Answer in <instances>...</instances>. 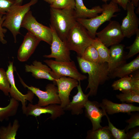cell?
<instances>
[{
    "label": "cell",
    "mask_w": 139,
    "mask_h": 139,
    "mask_svg": "<svg viewBox=\"0 0 139 139\" xmlns=\"http://www.w3.org/2000/svg\"><path fill=\"white\" fill-rule=\"evenodd\" d=\"M77 60L82 72L88 74V84L85 91L89 89V96L97 95L99 86L103 84L109 79V72L107 63H93L77 56Z\"/></svg>",
    "instance_id": "obj_1"
},
{
    "label": "cell",
    "mask_w": 139,
    "mask_h": 139,
    "mask_svg": "<svg viewBox=\"0 0 139 139\" xmlns=\"http://www.w3.org/2000/svg\"><path fill=\"white\" fill-rule=\"evenodd\" d=\"M50 25L65 42L69 31L77 22L74 9L50 7Z\"/></svg>",
    "instance_id": "obj_2"
},
{
    "label": "cell",
    "mask_w": 139,
    "mask_h": 139,
    "mask_svg": "<svg viewBox=\"0 0 139 139\" xmlns=\"http://www.w3.org/2000/svg\"><path fill=\"white\" fill-rule=\"evenodd\" d=\"M38 1V0H31L23 5L14 4L5 15L2 26L7 28L12 33L15 43L16 42V36L21 34V25L25 15L30 10L31 7Z\"/></svg>",
    "instance_id": "obj_3"
},
{
    "label": "cell",
    "mask_w": 139,
    "mask_h": 139,
    "mask_svg": "<svg viewBox=\"0 0 139 139\" xmlns=\"http://www.w3.org/2000/svg\"><path fill=\"white\" fill-rule=\"evenodd\" d=\"M102 11L100 15L91 18H76V21L82 25L87 30L91 37L94 39L96 37L97 29L102 24L116 16L118 14L115 13L119 12L120 9L118 5L112 1L109 4L106 3L102 6Z\"/></svg>",
    "instance_id": "obj_4"
},
{
    "label": "cell",
    "mask_w": 139,
    "mask_h": 139,
    "mask_svg": "<svg viewBox=\"0 0 139 139\" xmlns=\"http://www.w3.org/2000/svg\"><path fill=\"white\" fill-rule=\"evenodd\" d=\"M93 39L85 28L77 22L68 32L65 42L68 49L81 57L86 48L91 44Z\"/></svg>",
    "instance_id": "obj_5"
},
{
    "label": "cell",
    "mask_w": 139,
    "mask_h": 139,
    "mask_svg": "<svg viewBox=\"0 0 139 139\" xmlns=\"http://www.w3.org/2000/svg\"><path fill=\"white\" fill-rule=\"evenodd\" d=\"M44 62L51 69V75L56 80L63 76L74 78L79 82L87 78L79 71L74 61L60 62L47 59Z\"/></svg>",
    "instance_id": "obj_6"
},
{
    "label": "cell",
    "mask_w": 139,
    "mask_h": 139,
    "mask_svg": "<svg viewBox=\"0 0 139 139\" xmlns=\"http://www.w3.org/2000/svg\"><path fill=\"white\" fill-rule=\"evenodd\" d=\"M21 27L26 29L41 41L51 45L53 36L50 28L39 23L33 16L31 11H29L25 15Z\"/></svg>",
    "instance_id": "obj_7"
},
{
    "label": "cell",
    "mask_w": 139,
    "mask_h": 139,
    "mask_svg": "<svg viewBox=\"0 0 139 139\" xmlns=\"http://www.w3.org/2000/svg\"><path fill=\"white\" fill-rule=\"evenodd\" d=\"M18 76L23 87L31 91L38 98L39 100L36 104L38 106L43 107L52 104L60 105L61 102L58 94L57 88L54 83L47 84L45 87V91H44L39 88L32 86H28L19 75Z\"/></svg>",
    "instance_id": "obj_8"
},
{
    "label": "cell",
    "mask_w": 139,
    "mask_h": 139,
    "mask_svg": "<svg viewBox=\"0 0 139 139\" xmlns=\"http://www.w3.org/2000/svg\"><path fill=\"white\" fill-rule=\"evenodd\" d=\"M109 21L105 27L96 34L101 41L108 48L120 44L125 38L119 22L115 20Z\"/></svg>",
    "instance_id": "obj_9"
},
{
    "label": "cell",
    "mask_w": 139,
    "mask_h": 139,
    "mask_svg": "<svg viewBox=\"0 0 139 139\" xmlns=\"http://www.w3.org/2000/svg\"><path fill=\"white\" fill-rule=\"evenodd\" d=\"M53 39L50 45L51 53L45 55L44 57L54 58L55 60L60 62H69L72 60L70 57V50L65 42L59 37L54 29L50 26Z\"/></svg>",
    "instance_id": "obj_10"
},
{
    "label": "cell",
    "mask_w": 139,
    "mask_h": 139,
    "mask_svg": "<svg viewBox=\"0 0 139 139\" xmlns=\"http://www.w3.org/2000/svg\"><path fill=\"white\" fill-rule=\"evenodd\" d=\"M8 68L6 72L10 85L9 93L12 98L21 103L23 113L24 114L26 108L27 101H28L32 103L34 94L30 90L25 94H23L16 87L13 74V62L10 61Z\"/></svg>",
    "instance_id": "obj_11"
},
{
    "label": "cell",
    "mask_w": 139,
    "mask_h": 139,
    "mask_svg": "<svg viewBox=\"0 0 139 139\" xmlns=\"http://www.w3.org/2000/svg\"><path fill=\"white\" fill-rule=\"evenodd\" d=\"M135 7L129 1L126 10V16L122 20L120 28L124 37L130 38L139 30V19L135 11Z\"/></svg>",
    "instance_id": "obj_12"
},
{
    "label": "cell",
    "mask_w": 139,
    "mask_h": 139,
    "mask_svg": "<svg viewBox=\"0 0 139 139\" xmlns=\"http://www.w3.org/2000/svg\"><path fill=\"white\" fill-rule=\"evenodd\" d=\"M64 110L60 105L52 104L45 107H40L36 104L29 103L27 106L24 114L27 116H32L36 118L43 114H50V116L47 120L50 119L54 120L65 113Z\"/></svg>",
    "instance_id": "obj_13"
},
{
    "label": "cell",
    "mask_w": 139,
    "mask_h": 139,
    "mask_svg": "<svg viewBox=\"0 0 139 139\" xmlns=\"http://www.w3.org/2000/svg\"><path fill=\"white\" fill-rule=\"evenodd\" d=\"M58 93L60 101L61 106L63 108L70 101L69 98L72 90L78 85L79 82L70 77L63 76L56 80Z\"/></svg>",
    "instance_id": "obj_14"
},
{
    "label": "cell",
    "mask_w": 139,
    "mask_h": 139,
    "mask_svg": "<svg viewBox=\"0 0 139 139\" xmlns=\"http://www.w3.org/2000/svg\"><path fill=\"white\" fill-rule=\"evenodd\" d=\"M41 41L28 31L24 36L17 54V58L22 62L27 61L34 53Z\"/></svg>",
    "instance_id": "obj_15"
},
{
    "label": "cell",
    "mask_w": 139,
    "mask_h": 139,
    "mask_svg": "<svg viewBox=\"0 0 139 139\" xmlns=\"http://www.w3.org/2000/svg\"><path fill=\"white\" fill-rule=\"evenodd\" d=\"M100 107V103L98 102L89 100L84 107L85 116L91 121L93 130L102 127L100 123L102 122V118L105 115L106 112Z\"/></svg>",
    "instance_id": "obj_16"
},
{
    "label": "cell",
    "mask_w": 139,
    "mask_h": 139,
    "mask_svg": "<svg viewBox=\"0 0 139 139\" xmlns=\"http://www.w3.org/2000/svg\"><path fill=\"white\" fill-rule=\"evenodd\" d=\"M100 103L101 107L108 114L111 115L121 112L129 114L132 112L139 111V107L132 103L113 102L106 98L103 99Z\"/></svg>",
    "instance_id": "obj_17"
},
{
    "label": "cell",
    "mask_w": 139,
    "mask_h": 139,
    "mask_svg": "<svg viewBox=\"0 0 139 139\" xmlns=\"http://www.w3.org/2000/svg\"><path fill=\"white\" fill-rule=\"evenodd\" d=\"M77 92L73 96L71 101L63 109L64 111H69L72 115H79L83 112L86 103L89 100L88 94L84 93L81 86L80 81L77 87Z\"/></svg>",
    "instance_id": "obj_18"
},
{
    "label": "cell",
    "mask_w": 139,
    "mask_h": 139,
    "mask_svg": "<svg viewBox=\"0 0 139 139\" xmlns=\"http://www.w3.org/2000/svg\"><path fill=\"white\" fill-rule=\"evenodd\" d=\"M133 76H126L114 81L111 87L114 90H119L122 93L130 91L139 92V70Z\"/></svg>",
    "instance_id": "obj_19"
},
{
    "label": "cell",
    "mask_w": 139,
    "mask_h": 139,
    "mask_svg": "<svg viewBox=\"0 0 139 139\" xmlns=\"http://www.w3.org/2000/svg\"><path fill=\"white\" fill-rule=\"evenodd\" d=\"M25 70L26 72L32 73L33 76L37 79H46L53 82L56 85V80L51 75V70L47 65L43 64L41 62L35 60L30 65L26 64Z\"/></svg>",
    "instance_id": "obj_20"
},
{
    "label": "cell",
    "mask_w": 139,
    "mask_h": 139,
    "mask_svg": "<svg viewBox=\"0 0 139 139\" xmlns=\"http://www.w3.org/2000/svg\"><path fill=\"white\" fill-rule=\"evenodd\" d=\"M124 47V45L120 44L110 47L109 61L108 63L109 73L118 66L126 63Z\"/></svg>",
    "instance_id": "obj_21"
},
{
    "label": "cell",
    "mask_w": 139,
    "mask_h": 139,
    "mask_svg": "<svg viewBox=\"0 0 139 139\" xmlns=\"http://www.w3.org/2000/svg\"><path fill=\"white\" fill-rule=\"evenodd\" d=\"M139 55L130 62L121 65L114 69L109 73L110 79L117 77L121 78L133 73L139 70Z\"/></svg>",
    "instance_id": "obj_22"
},
{
    "label": "cell",
    "mask_w": 139,
    "mask_h": 139,
    "mask_svg": "<svg viewBox=\"0 0 139 139\" xmlns=\"http://www.w3.org/2000/svg\"><path fill=\"white\" fill-rule=\"evenodd\" d=\"M75 12L77 18L88 19L94 17L101 13L102 8L98 5L91 9L87 8L84 4L83 0H75Z\"/></svg>",
    "instance_id": "obj_23"
},
{
    "label": "cell",
    "mask_w": 139,
    "mask_h": 139,
    "mask_svg": "<svg viewBox=\"0 0 139 139\" xmlns=\"http://www.w3.org/2000/svg\"><path fill=\"white\" fill-rule=\"evenodd\" d=\"M19 101L12 98L8 104L4 107H0V122L7 120L16 114L19 106Z\"/></svg>",
    "instance_id": "obj_24"
},
{
    "label": "cell",
    "mask_w": 139,
    "mask_h": 139,
    "mask_svg": "<svg viewBox=\"0 0 139 139\" xmlns=\"http://www.w3.org/2000/svg\"><path fill=\"white\" fill-rule=\"evenodd\" d=\"M20 127L18 120L15 119L12 124L10 122L6 126L0 127V139H15Z\"/></svg>",
    "instance_id": "obj_25"
},
{
    "label": "cell",
    "mask_w": 139,
    "mask_h": 139,
    "mask_svg": "<svg viewBox=\"0 0 139 139\" xmlns=\"http://www.w3.org/2000/svg\"><path fill=\"white\" fill-rule=\"evenodd\" d=\"M86 139H114L107 126L95 130L92 129L87 132Z\"/></svg>",
    "instance_id": "obj_26"
},
{
    "label": "cell",
    "mask_w": 139,
    "mask_h": 139,
    "mask_svg": "<svg viewBox=\"0 0 139 139\" xmlns=\"http://www.w3.org/2000/svg\"><path fill=\"white\" fill-rule=\"evenodd\" d=\"M92 45L97 50L100 62L101 63H108L109 61V49L104 45L97 37L93 39Z\"/></svg>",
    "instance_id": "obj_27"
},
{
    "label": "cell",
    "mask_w": 139,
    "mask_h": 139,
    "mask_svg": "<svg viewBox=\"0 0 139 139\" xmlns=\"http://www.w3.org/2000/svg\"><path fill=\"white\" fill-rule=\"evenodd\" d=\"M116 98L121 102L127 103H139V92L130 91L122 93L116 95Z\"/></svg>",
    "instance_id": "obj_28"
},
{
    "label": "cell",
    "mask_w": 139,
    "mask_h": 139,
    "mask_svg": "<svg viewBox=\"0 0 139 139\" xmlns=\"http://www.w3.org/2000/svg\"><path fill=\"white\" fill-rule=\"evenodd\" d=\"M81 57L90 62L95 63L101 62L97 50L91 45L86 48Z\"/></svg>",
    "instance_id": "obj_29"
},
{
    "label": "cell",
    "mask_w": 139,
    "mask_h": 139,
    "mask_svg": "<svg viewBox=\"0 0 139 139\" xmlns=\"http://www.w3.org/2000/svg\"><path fill=\"white\" fill-rule=\"evenodd\" d=\"M108 122L107 127L111 133L114 139H126V133L124 129H120L116 127L111 122L107 114L105 112V115Z\"/></svg>",
    "instance_id": "obj_30"
},
{
    "label": "cell",
    "mask_w": 139,
    "mask_h": 139,
    "mask_svg": "<svg viewBox=\"0 0 139 139\" xmlns=\"http://www.w3.org/2000/svg\"><path fill=\"white\" fill-rule=\"evenodd\" d=\"M0 90L4 95L8 96L10 91V85L6 72L3 68H0Z\"/></svg>",
    "instance_id": "obj_31"
},
{
    "label": "cell",
    "mask_w": 139,
    "mask_h": 139,
    "mask_svg": "<svg viewBox=\"0 0 139 139\" xmlns=\"http://www.w3.org/2000/svg\"><path fill=\"white\" fill-rule=\"evenodd\" d=\"M75 0H55L50 7L57 8H71L75 10Z\"/></svg>",
    "instance_id": "obj_32"
},
{
    "label": "cell",
    "mask_w": 139,
    "mask_h": 139,
    "mask_svg": "<svg viewBox=\"0 0 139 139\" xmlns=\"http://www.w3.org/2000/svg\"><path fill=\"white\" fill-rule=\"evenodd\" d=\"M136 37L133 44L127 48L129 50L128 54L126 55V59L133 57L139 52V30L136 33Z\"/></svg>",
    "instance_id": "obj_33"
},
{
    "label": "cell",
    "mask_w": 139,
    "mask_h": 139,
    "mask_svg": "<svg viewBox=\"0 0 139 139\" xmlns=\"http://www.w3.org/2000/svg\"><path fill=\"white\" fill-rule=\"evenodd\" d=\"M129 115H131L130 118L125 121L128 124L124 128L126 132L132 128L139 126V111L134 113L131 112Z\"/></svg>",
    "instance_id": "obj_34"
},
{
    "label": "cell",
    "mask_w": 139,
    "mask_h": 139,
    "mask_svg": "<svg viewBox=\"0 0 139 139\" xmlns=\"http://www.w3.org/2000/svg\"><path fill=\"white\" fill-rule=\"evenodd\" d=\"M14 4V0H0V14L5 15Z\"/></svg>",
    "instance_id": "obj_35"
},
{
    "label": "cell",
    "mask_w": 139,
    "mask_h": 139,
    "mask_svg": "<svg viewBox=\"0 0 139 139\" xmlns=\"http://www.w3.org/2000/svg\"><path fill=\"white\" fill-rule=\"evenodd\" d=\"M126 133V139H139V126L129 129Z\"/></svg>",
    "instance_id": "obj_36"
},
{
    "label": "cell",
    "mask_w": 139,
    "mask_h": 139,
    "mask_svg": "<svg viewBox=\"0 0 139 139\" xmlns=\"http://www.w3.org/2000/svg\"><path fill=\"white\" fill-rule=\"evenodd\" d=\"M5 18V15L0 14V41L3 44L6 43L7 41L4 38V34L7 31V29L3 28L2 24Z\"/></svg>",
    "instance_id": "obj_37"
},
{
    "label": "cell",
    "mask_w": 139,
    "mask_h": 139,
    "mask_svg": "<svg viewBox=\"0 0 139 139\" xmlns=\"http://www.w3.org/2000/svg\"><path fill=\"white\" fill-rule=\"evenodd\" d=\"M129 0H111L114 3L121 7L124 10H126L127 6Z\"/></svg>",
    "instance_id": "obj_38"
},
{
    "label": "cell",
    "mask_w": 139,
    "mask_h": 139,
    "mask_svg": "<svg viewBox=\"0 0 139 139\" xmlns=\"http://www.w3.org/2000/svg\"><path fill=\"white\" fill-rule=\"evenodd\" d=\"M135 7H137L139 5V0H131Z\"/></svg>",
    "instance_id": "obj_39"
},
{
    "label": "cell",
    "mask_w": 139,
    "mask_h": 139,
    "mask_svg": "<svg viewBox=\"0 0 139 139\" xmlns=\"http://www.w3.org/2000/svg\"><path fill=\"white\" fill-rule=\"evenodd\" d=\"M14 4L18 5H21L23 0H14Z\"/></svg>",
    "instance_id": "obj_40"
},
{
    "label": "cell",
    "mask_w": 139,
    "mask_h": 139,
    "mask_svg": "<svg viewBox=\"0 0 139 139\" xmlns=\"http://www.w3.org/2000/svg\"><path fill=\"white\" fill-rule=\"evenodd\" d=\"M44 1L47 2L50 5L52 4L55 0H44Z\"/></svg>",
    "instance_id": "obj_41"
},
{
    "label": "cell",
    "mask_w": 139,
    "mask_h": 139,
    "mask_svg": "<svg viewBox=\"0 0 139 139\" xmlns=\"http://www.w3.org/2000/svg\"><path fill=\"white\" fill-rule=\"evenodd\" d=\"M102 0L103 1V2H105L106 3V2H107V1H108V0Z\"/></svg>",
    "instance_id": "obj_42"
}]
</instances>
